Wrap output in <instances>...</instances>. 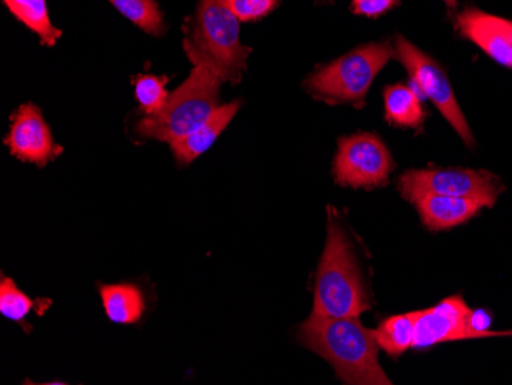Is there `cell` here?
<instances>
[{
    "label": "cell",
    "mask_w": 512,
    "mask_h": 385,
    "mask_svg": "<svg viewBox=\"0 0 512 385\" xmlns=\"http://www.w3.org/2000/svg\"><path fill=\"white\" fill-rule=\"evenodd\" d=\"M299 343L332 364L345 384L388 385L390 378L379 364L375 330L358 318H332L312 313L298 330Z\"/></svg>",
    "instance_id": "1"
},
{
    "label": "cell",
    "mask_w": 512,
    "mask_h": 385,
    "mask_svg": "<svg viewBox=\"0 0 512 385\" xmlns=\"http://www.w3.org/2000/svg\"><path fill=\"white\" fill-rule=\"evenodd\" d=\"M183 33V48L194 66H203L223 82L243 79L250 48L241 43L240 19L226 0H198Z\"/></svg>",
    "instance_id": "2"
},
{
    "label": "cell",
    "mask_w": 512,
    "mask_h": 385,
    "mask_svg": "<svg viewBox=\"0 0 512 385\" xmlns=\"http://www.w3.org/2000/svg\"><path fill=\"white\" fill-rule=\"evenodd\" d=\"M368 309L367 289L355 249L332 212L327 224V243L316 272L313 313L358 318Z\"/></svg>",
    "instance_id": "3"
},
{
    "label": "cell",
    "mask_w": 512,
    "mask_h": 385,
    "mask_svg": "<svg viewBox=\"0 0 512 385\" xmlns=\"http://www.w3.org/2000/svg\"><path fill=\"white\" fill-rule=\"evenodd\" d=\"M223 80L203 66H194L191 76L178 86L160 111L145 116L135 126L143 139L169 145L203 125L218 108Z\"/></svg>",
    "instance_id": "4"
},
{
    "label": "cell",
    "mask_w": 512,
    "mask_h": 385,
    "mask_svg": "<svg viewBox=\"0 0 512 385\" xmlns=\"http://www.w3.org/2000/svg\"><path fill=\"white\" fill-rule=\"evenodd\" d=\"M393 50L385 42L368 43L322 66L307 77L304 88L327 103H350L361 108L375 77L381 73Z\"/></svg>",
    "instance_id": "5"
},
{
    "label": "cell",
    "mask_w": 512,
    "mask_h": 385,
    "mask_svg": "<svg viewBox=\"0 0 512 385\" xmlns=\"http://www.w3.org/2000/svg\"><path fill=\"white\" fill-rule=\"evenodd\" d=\"M399 191L407 200L421 194L450 195L477 201L485 208L496 203L503 188L490 172L473 169H422L408 171L399 180Z\"/></svg>",
    "instance_id": "6"
},
{
    "label": "cell",
    "mask_w": 512,
    "mask_h": 385,
    "mask_svg": "<svg viewBox=\"0 0 512 385\" xmlns=\"http://www.w3.org/2000/svg\"><path fill=\"white\" fill-rule=\"evenodd\" d=\"M394 53L410 74L411 82L434 103L439 112H442V116L462 137L463 142L473 148V132H471L467 119L463 116L462 109L457 103L450 80L444 70L440 68L439 63L434 62L431 57L422 53L404 37H398L396 40Z\"/></svg>",
    "instance_id": "7"
},
{
    "label": "cell",
    "mask_w": 512,
    "mask_h": 385,
    "mask_svg": "<svg viewBox=\"0 0 512 385\" xmlns=\"http://www.w3.org/2000/svg\"><path fill=\"white\" fill-rule=\"evenodd\" d=\"M394 163L385 143L375 134H356L339 140L333 174L338 185L379 188L387 183Z\"/></svg>",
    "instance_id": "8"
},
{
    "label": "cell",
    "mask_w": 512,
    "mask_h": 385,
    "mask_svg": "<svg viewBox=\"0 0 512 385\" xmlns=\"http://www.w3.org/2000/svg\"><path fill=\"white\" fill-rule=\"evenodd\" d=\"M512 335V332H488L474 326V313L460 297L440 301L437 306L419 310L413 349H430L436 344L482 336Z\"/></svg>",
    "instance_id": "9"
},
{
    "label": "cell",
    "mask_w": 512,
    "mask_h": 385,
    "mask_svg": "<svg viewBox=\"0 0 512 385\" xmlns=\"http://www.w3.org/2000/svg\"><path fill=\"white\" fill-rule=\"evenodd\" d=\"M11 154L20 162L45 166L62 154L56 145L50 126L46 125L37 106L22 105L11 117V128L5 139Z\"/></svg>",
    "instance_id": "10"
},
{
    "label": "cell",
    "mask_w": 512,
    "mask_h": 385,
    "mask_svg": "<svg viewBox=\"0 0 512 385\" xmlns=\"http://www.w3.org/2000/svg\"><path fill=\"white\" fill-rule=\"evenodd\" d=\"M456 28L491 59L512 68V22L468 8L456 17Z\"/></svg>",
    "instance_id": "11"
},
{
    "label": "cell",
    "mask_w": 512,
    "mask_h": 385,
    "mask_svg": "<svg viewBox=\"0 0 512 385\" xmlns=\"http://www.w3.org/2000/svg\"><path fill=\"white\" fill-rule=\"evenodd\" d=\"M416 206L422 223L430 231H445L479 214L485 206L468 198L450 197V195L421 194L410 200Z\"/></svg>",
    "instance_id": "12"
},
{
    "label": "cell",
    "mask_w": 512,
    "mask_h": 385,
    "mask_svg": "<svg viewBox=\"0 0 512 385\" xmlns=\"http://www.w3.org/2000/svg\"><path fill=\"white\" fill-rule=\"evenodd\" d=\"M241 100L227 103V105L218 106L203 125L198 126L191 134L184 135L177 142L172 143L171 148L175 158L180 165H189L200 157L214 145L215 140L220 137L221 132L226 129L237 112L240 111Z\"/></svg>",
    "instance_id": "13"
},
{
    "label": "cell",
    "mask_w": 512,
    "mask_h": 385,
    "mask_svg": "<svg viewBox=\"0 0 512 385\" xmlns=\"http://www.w3.org/2000/svg\"><path fill=\"white\" fill-rule=\"evenodd\" d=\"M106 316L115 324H135L145 313L142 290L134 284H114L100 289Z\"/></svg>",
    "instance_id": "14"
},
{
    "label": "cell",
    "mask_w": 512,
    "mask_h": 385,
    "mask_svg": "<svg viewBox=\"0 0 512 385\" xmlns=\"http://www.w3.org/2000/svg\"><path fill=\"white\" fill-rule=\"evenodd\" d=\"M385 119L401 128H417L425 120L424 106L416 89L407 85L387 86L384 91Z\"/></svg>",
    "instance_id": "15"
},
{
    "label": "cell",
    "mask_w": 512,
    "mask_h": 385,
    "mask_svg": "<svg viewBox=\"0 0 512 385\" xmlns=\"http://www.w3.org/2000/svg\"><path fill=\"white\" fill-rule=\"evenodd\" d=\"M4 4L46 47H53L62 37V31L51 24L46 0H4Z\"/></svg>",
    "instance_id": "16"
},
{
    "label": "cell",
    "mask_w": 512,
    "mask_h": 385,
    "mask_svg": "<svg viewBox=\"0 0 512 385\" xmlns=\"http://www.w3.org/2000/svg\"><path fill=\"white\" fill-rule=\"evenodd\" d=\"M419 312L404 313L387 318L378 330H375L376 339L381 349L388 355L398 358L402 353L414 346L416 327Z\"/></svg>",
    "instance_id": "17"
},
{
    "label": "cell",
    "mask_w": 512,
    "mask_h": 385,
    "mask_svg": "<svg viewBox=\"0 0 512 385\" xmlns=\"http://www.w3.org/2000/svg\"><path fill=\"white\" fill-rule=\"evenodd\" d=\"M109 2L126 19L131 20L132 24L142 28L146 33L161 36L165 31V22L155 0H109Z\"/></svg>",
    "instance_id": "18"
},
{
    "label": "cell",
    "mask_w": 512,
    "mask_h": 385,
    "mask_svg": "<svg viewBox=\"0 0 512 385\" xmlns=\"http://www.w3.org/2000/svg\"><path fill=\"white\" fill-rule=\"evenodd\" d=\"M169 77L151 76V74H142L135 77V97L138 105L145 116H151L160 111L168 100L169 93L166 91V83Z\"/></svg>",
    "instance_id": "19"
},
{
    "label": "cell",
    "mask_w": 512,
    "mask_h": 385,
    "mask_svg": "<svg viewBox=\"0 0 512 385\" xmlns=\"http://www.w3.org/2000/svg\"><path fill=\"white\" fill-rule=\"evenodd\" d=\"M36 301L28 298L17 289L11 278H2L0 283V313L8 320L23 323L31 310L36 309Z\"/></svg>",
    "instance_id": "20"
},
{
    "label": "cell",
    "mask_w": 512,
    "mask_h": 385,
    "mask_svg": "<svg viewBox=\"0 0 512 385\" xmlns=\"http://www.w3.org/2000/svg\"><path fill=\"white\" fill-rule=\"evenodd\" d=\"M226 2L240 22L261 19L272 13L278 5V0H226Z\"/></svg>",
    "instance_id": "21"
},
{
    "label": "cell",
    "mask_w": 512,
    "mask_h": 385,
    "mask_svg": "<svg viewBox=\"0 0 512 385\" xmlns=\"http://www.w3.org/2000/svg\"><path fill=\"white\" fill-rule=\"evenodd\" d=\"M399 0H353V11L359 16L379 17L396 7Z\"/></svg>",
    "instance_id": "22"
},
{
    "label": "cell",
    "mask_w": 512,
    "mask_h": 385,
    "mask_svg": "<svg viewBox=\"0 0 512 385\" xmlns=\"http://www.w3.org/2000/svg\"><path fill=\"white\" fill-rule=\"evenodd\" d=\"M445 4L448 5V8H450V10H454V8H456V5H457V0H444Z\"/></svg>",
    "instance_id": "23"
}]
</instances>
